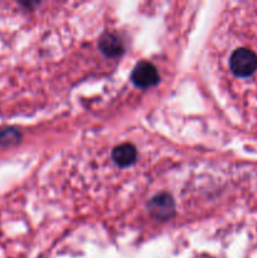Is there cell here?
<instances>
[{
	"mask_svg": "<svg viewBox=\"0 0 257 258\" xmlns=\"http://www.w3.org/2000/svg\"><path fill=\"white\" fill-rule=\"evenodd\" d=\"M136 158H138V150L133 144L123 143L116 146L112 151V160L121 168L133 165L136 161Z\"/></svg>",
	"mask_w": 257,
	"mask_h": 258,
	"instance_id": "obj_4",
	"label": "cell"
},
{
	"mask_svg": "<svg viewBox=\"0 0 257 258\" xmlns=\"http://www.w3.org/2000/svg\"><path fill=\"white\" fill-rule=\"evenodd\" d=\"M100 47L102 49V52L105 54L110 55V57H116V55L120 54L122 52L123 47L121 40L118 39V37L113 34H106L101 38Z\"/></svg>",
	"mask_w": 257,
	"mask_h": 258,
	"instance_id": "obj_5",
	"label": "cell"
},
{
	"mask_svg": "<svg viewBox=\"0 0 257 258\" xmlns=\"http://www.w3.org/2000/svg\"><path fill=\"white\" fill-rule=\"evenodd\" d=\"M131 80L138 87L150 88L153 86L158 85L159 72L153 63L148 62V60H143V62H139L133 70Z\"/></svg>",
	"mask_w": 257,
	"mask_h": 258,
	"instance_id": "obj_2",
	"label": "cell"
},
{
	"mask_svg": "<svg viewBox=\"0 0 257 258\" xmlns=\"http://www.w3.org/2000/svg\"><path fill=\"white\" fill-rule=\"evenodd\" d=\"M229 68L238 77H248L257 70V55L248 48H238L229 58Z\"/></svg>",
	"mask_w": 257,
	"mask_h": 258,
	"instance_id": "obj_1",
	"label": "cell"
},
{
	"mask_svg": "<svg viewBox=\"0 0 257 258\" xmlns=\"http://www.w3.org/2000/svg\"><path fill=\"white\" fill-rule=\"evenodd\" d=\"M149 211L156 219H168L174 213V201L168 194H160L150 202Z\"/></svg>",
	"mask_w": 257,
	"mask_h": 258,
	"instance_id": "obj_3",
	"label": "cell"
}]
</instances>
